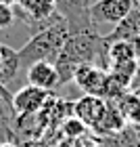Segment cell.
<instances>
[{"instance_id":"6da1fadb","label":"cell","mask_w":140,"mask_h":147,"mask_svg":"<svg viewBox=\"0 0 140 147\" xmlns=\"http://www.w3.org/2000/svg\"><path fill=\"white\" fill-rule=\"evenodd\" d=\"M69 36H71V32L67 28V23L63 21V17L59 19V21H55L52 25H48V28L36 32V34L21 46V51H17L19 53V63H21V71H25L36 61L55 63Z\"/></svg>"},{"instance_id":"7a4b0ae2","label":"cell","mask_w":140,"mask_h":147,"mask_svg":"<svg viewBox=\"0 0 140 147\" xmlns=\"http://www.w3.org/2000/svg\"><path fill=\"white\" fill-rule=\"evenodd\" d=\"M134 9V0H96L88 6V17L92 32L98 36H107L128 13Z\"/></svg>"},{"instance_id":"3957f363","label":"cell","mask_w":140,"mask_h":147,"mask_svg":"<svg viewBox=\"0 0 140 147\" xmlns=\"http://www.w3.org/2000/svg\"><path fill=\"white\" fill-rule=\"evenodd\" d=\"M50 99H52V92L25 84L23 88H19L13 95V109L17 116H36Z\"/></svg>"},{"instance_id":"277c9868","label":"cell","mask_w":140,"mask_h":147,"mask_svg":"<svg viewBox=\"0 0 140 147\" xmlns=\"http://www.w3.org/2000/svg\"><path fill=\"white\" fill-rule=\"evenodd\" d=\"M105 80H107V71L96 67V65H79L73 74L71 82L77 86L84 95H92V97H103L105 90Z\"/></svg>"},{"instance_id":"5b68a950","label":"cell","mask_w":140,"mask_h":147,"mask_svg":"<svg viewBox=\"0 0 140 147\" xmlns=\"http://www.w3.org/2000/svg\"><path fill=\"white\" fill-rule=\"evenodd\" d=\"M105 107H107V101L103 97L84 95V97H79L77 101H73V116L77 120H82L88 130H92L98 124V120L103 118Z\"/></svg>"},{"instance_id":"8992f818","label":"cell","mask_w":140,"mask_h":147,"mask_svg":"<svg viewBox=\"0 0 140 147\" xmlns=\"http://www.w3.org/2000/svg\"><path fill=\"white\" fill-rule=\"evenodd\" d=\"M25 78H27L29 86H36V88H42V90H48V92L59 88V74H57L55 63H50V61L31 63L25 69Z\"/></svg>"},{"instance_id":"52a82bcc","label":"cell","mask_w":140,"mask_h":147,"mask_svg":"<svg viewBox=\"0 0 140 147\" xmlns=\"http://www.w3.org/2000/svg\"><path fill=\"white\" fill-rule=\"evenodd\" d=\"M134 38H140V11L136 6L128 13V17L121 19V21L105 36V42L111 44V42H119V40L132 42Z\"/></svg>"},{"instance_id":"ba28073f","label":"cell","mask_w":140,"mask_h":147,"mask_svg":"<svg viewBox=\"0 0 140 147\" xmlns=\"http://www.w3.org/2000/svg\"><path fill=\"white\" fill-rule=\"evenodd\" d=\"M123 128H128V124H125L121 111H119L111 101H107L103 118L98 120V124L92 128V132H94L96 137H113V135H119Z\"/></svg>"},{"instance_id":"9c48e42d","label":"cell","mask_w":140,"mask_h":147,"mask_svg":"<svg viewBox=\"0 0 140 147\" xmlns=\"http://www.w3.org/2000/svg\"><path fill=\"white\" fill-rule=\"evenodd\" d=\"M19 74H21L19 53L9 44H0V82L9 86Z\"/></svg>"},{"instance_id":"30bf717a","label":"cell","mask_w":140,"mask_h":147,"mask_svg":"<svg viewBox=\"0 0 140 147\" xmlns=\"http://www.w3.org/2000/svg\"><path fill=\"white\" fill-rule=\"evenodd\" d=\"M109 67H115V65H123V63H132L136 61V53L132 49L130 42H111L109 44Z\"/></svg>"},{"instance_id":"8fae6325","label":"cell","mask_w":140,"mask_h":147,"mask_svg":"<svg viewBox=\"0 0 140 147\" xmlns=\"http://www.w3.org/2000/svg\"><path fill=\"white\" fill-rule=\"evenodd\" d=\"M59 132H61L63 139H69V141H75V139L84 137L88 128H86V124L82 120H77L75 116H69L67 120H63L61 126H59Z\"/></svg>"},{"instance_id":"7c38bea8","label":"cell","mask_w":140,"mask_h":147,"mask_svg":"<svg viewBox=\"0 0 140 147\" xmlns=\"http://www.w3.org/2000/svg\"><path fill=\"white\" fill-rule=\"evenodd\" d=\"M15 9L13 6H6L0 2V30H6L11 25H15Z\"/></svg>"},{"instance_id":"4fadbf2b","label":"cell","mask_w":140,"mask_h":147,"mask_svg":"<svg viewBox=\"0 0 140 147\" xmlns=\"http://www.w3.org/2000/svg\"><path fill=\"white\" fill-rule=\"evenodd\" d=\"M73 147H101L98 145V141L94 137H90V135H84V137H79L73 141Z\"/></svg>"},{"instance_id":"5bb4252c","label":"cell","mask_w":140,"mask_h":147,"mask_svg":"<svg viewBox=\"0 0 140 147\" xmlns=\"http://www.w3.org/2000/svg\"><path fill=\"white\" fill-rule=\"evenodd\" d=\"M136 86H140V57L136 59V74H134V80H132V86H130V90H134Z\"/></svg>"},{"instance_id":"9a60e30c","label":"cell","mask_w":140,"mask_h":147,"mask_svg":"<svg viewBox=\"0 0 140 147\" xmlns=\"http://www.w3.org/2000/svg\"><path fill=\"white\" fill-rule=\"evenodd\" d=\"M0 2L6 4V6H13V9H15V6L19 4V0H0Z\"/></svg>"},{"instance_id":"2e32d148","label":"cell","mask_w":140,"mask_h":147,"mask_svg":"<svg viewBox=\"0 0 140 147\" xmlns=\"http://www.w3.org/2000/svg\"><path fill=\"white\" fill-rule=\"evenodd\" d=\"M130 92H134V95L140 99V86H136V88H134V90H130Z\"/></svg>"},{"instance_id":"e0dca14e","label":"cell","mask_w":140,"mask_h":147,"mask_svg":"<svg viewBox=\"0 0 140 147\" xmlns=\"http://www.w3.org/2000/svg\"><path fill=\"white\" fill-rule=\"evenodd\" d=\"M0 147H17V145H15V143H4V141H2V143H0Z\"/></svg>"},{"instance_id":"ac0fdd59","label":"cell","mask_w":140,"mask_h":147,"mask_svg":"<svg viewBox=\"0 0 140 147\" xmlns=\"http://www.w3.org/2000/svg\"><path fill=\"white\" fill-rule=\"evenodd\" d=\"M136 147H140V130H136Z\"/></svg>"},{"instance_id":"d6986e66","label":"cell","mask_w":140,"mask_h":147,"mask_svg":"<svg viewBox=\"0 0 140 147\" xmlns=\"http://www.w3.org/2000/svg\"><path fill=\"white\" fill-rule=\"evenodd\" d=\"M134 6H136V9L140 11V0H134Z\"/></svg>"},{"instance_id":"ffe728a7","label":"cell","mask_w":140,"mask_h":147,"mask_svg":"<svg viewBox=\"0 0 140 147\" xmlns=\"http://www.w3.org/2000/svg\"><path fill=\"white\" fill-rule=\"evenodd\" d=\"M0 84H2V82H0Z\"/></svg>"}]
</instances>
